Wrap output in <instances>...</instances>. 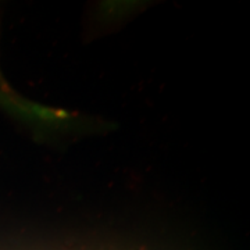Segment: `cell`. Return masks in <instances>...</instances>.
<instances>
[{
    "mask_svg": "<svg viewBox=\"0 0 250 250\" xmlns=\"http://www.w3.org/2000/svg\"><path fill=\"white\" fill-rule=\"evenodd\" d=\"M0 107L20 121L39 131H59L78 128L80 118L60 108L42 106L22 98L10 88L0 74Z\"/></svg>",
    "mask_w": 250,
    "mask_h": 250,
    "instance_id": "cell-1",
    "label": "cell"
}]
</instances>
